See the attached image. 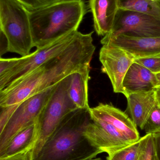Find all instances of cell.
<instances>
[{
	"label": "cell",
	"instance_id": "obj_1",
	"mask_svg": "<svg viewBox=\"0 0 160 160\" xmlns=\"http://www.w3.org/2000/svg\"><path fill=\"white\" fill-rule=\"evenodd\" d=\"M93 32L77 31L71 44L62 53L0 90V108L18 104L91 66L96 48Z\"/></svg>",
	"mask_w": 160,
	"mask_h": 160
},
{
	"label": "cell",
	"instance_id": "obj_2",
	"mask_svg": "<svg viewBox=\"0 0 160 160\" xmlns=\"http://www.w3.org/2000/svg\"><path fill=\"white\" fill-rule=\"evenodd\" d=\"M86 13L84 0H64L30 11L34 47L42 48L78 31Z\"/></svg>",
	"mask_w": 160,
	"mask_h": 160
},
{
	"label": "cell",
	"instance_id": "obj_3",
	"mask_svg": "<svg viewBox=\"0 0 160 160\" xmlns=\"http://www.w3.org/2000/svg\"><path fill=\"white\" fill-rule=\"evenodd\" d=\"M89 110L77 109L70 113L33 160H80L91 156L96 149L83 150L87 141L85 131L91 121Z\"/></svg>",
	"mask_w": 160,
	"mask_h": 160
},
{
	"label": "cell",
	"instance_id": "obj_4",
	"mask_svg": "<svg viewBox=\"0 0 160 160\" xmlns=\"http://www.w3.org/2000/svg\"><path fill=\"white\" fill-rule=\"evenodd\" d=\"M0 32L7 39V52L27 56L34 47L30 11L17 0H0Z\"/></svg>",
	"mask_w": 160,
	"mask_h": 160
},
{
	"label": "cell",
	"instance_id": "obj_5",
	"mask_svg": "<svg viewBox=\"0 0 160 160\" xmlns=\"http://www.w3.org/2000/svg\"><path fill=\"white\" fill-rule=\"evenodd\" d=\"M77 31L47 46L37 48L35 51L27 56L20 58H1L0 90L62 53L71 44Z\"/></svg>",
	"mask_w": 160,
	"mask_h": 160
},
{
	"label": "cell",
	"instance_id": "obj_6",
	"mask_svg": "<svg viewBox=\"0 0 160 160\" xmlns=\"http://www.w3.org/2000/svg\"><path fill=\"white\" fill-rule=\"evenodd\" d=\"M70 76L57 84L51 98L38 118V140L34 151L33 160L63 120L70 113L77 110L68 94Z\"/></svg>",
	"mask_w": 160,
	"mask_h": 160
},
{
	"label": "cell",
	"instance_id": "obj_7",
	"mask_svg": "<svg viewBox=\"0 0 160 160\" xmlns=\"http://www.w3.org/2000/svg\"><path fill=\"white\" fill-rule=\"evenodd\" d=\"M58 84L13 105V114L4 128L0 132V152L4 150L17 133L36 122Z\"/></svg>",
	"mask_w": 160,
	"mask_h": 160
},
{
	"label": "cell",
	"instance_id": "obj_8",
	"mask_svg": "<svg viewBox=\"0 0 160 160\" xmlns=\"http://www.w3.org/2000/svg\"><path fill=\"white\" fill-rule=\"evenodd\" d=\"M119 35L133 38L159 37L160 18L146 13L120 8L111 32L101 43Z\"/></svg>",
	"mask_w": 160,
	"mask_h": 160
},
{
	"label": "cell",
	"instance_id": "obj_9",
	"mask_svg": "<svg viewBox=\"0 0 160 160\" xmlns=\"http://www.w3.org/2000/svg\"><path fill=\"white\" fill-rule=\"evenodd\" d=\"M84 136L91 147L108 156L134 143L113 126L102 120L91 119Z\"/></svg>",
	"mask_w": 160,
	"mask_h": 160
},
{
	"label": "cell",
	"instance_id": "obj_10",
	"mask_svg": "<svg viewBox=\"0 0 160 160\" xmlns=\"http://www.w3.org/2000/svg\"><path fill=\"white\" fill-rule=\"evenodd\" d=\"M101 71L109 77L114 92L124 95L123 82L134 57L123 49L108 45H102L99 53Z\"/></svg>",
	"mask_w": 160,
	"mask_h": 160
},
{
	"label": "cell",
	"instance_id": "obj_11",
	"mask_svg": "<svg viewBox=\"0 0 160 160\" xmlns=\"http://www.w3.org/2000/svg\"><path fill=\"white\" fill-rule=\"evenodd\" d=\"M89 112L92 120H102L111 124L132 142L141 138L137 126L128 115L111 104L100 103L90 108Z\"/></svg>",
	"mask_w": 160,
	"mask_h": 160
},
{
	"label": "cell",
	"instance_id": "obj_12",
	"mask_svg": "<svg viewBox=\"0 0 160 160\" xmlns=\"http://www.w3.org/2000/svg\"><path fill=\"white\" fill-rule=\"evenodd\" d=\"M102 45L123 49L131 54L135 60L160 57V37L140 38L119 35L102 43Z\"/></svg>",
	"mask_w": 160,
	"mask_h": 160
},
{
	"label": "cell",
	"instance_id": "obj_13",
	"mask_svg": "<svg viewBox=\"0 0 160 160\" xmlns=\"http://www.w3.org/2000/svg\"><path fill=\"white\" fill-rule=\"evenodd\" d=\"M88 6L92 14L97 34L105 36L113 27L120 8L119 0H88Z\"/></svg>",
	"mask_w": 160,
	"mask_h": 160
},
{
	"label": "cell",
	"instance_id": "obj_14",
	"mask_svg": "<svg viewBox=\"0 0 160 160\" xmlns=\"http://www.w3.org/2000/svg\"><path fill=\"white\" fill-rule=\"evenodd\" d=\"M126 112L137 127L144 130L146 123L157 103L156 89L130 94L126 98Z\"/></svg>",
	"mask_w": 160,
	"mask_h": 160
},
{
	"label": "cell",
	"instance_id": "obj_15",
	"mask_svg": "<svg viewBox=\"0 0 160 160\" xmlns=\"http://www.w3.org/2000/svg\"><path fill=\"white\" fill-rule=\"evenodd\" d=\"M157 83L156 74L134 62L129 68L123 80L124 95L127 98L132 93L155 90Z\"/></svg>",
	"mask_w": 160,
	"mask_h": 160
},
{
	"label": "cell",
	"instance_id": "obj_16",
	"mask_svg": "<svg viewBox=\"0 0 160 160\" xmlns=\"http://www.w3.org/2000/svg\"><path fill=\"white\" fill-rule=\"evenodd\" d=\"M91 66L77 71L70 76L68 94L70 99L77 109L89 110L88 82Z\"/></svg>",
	"mask_w": 160,
	"mask_h": 160
},
{
	"label": "cell",
	"instance_id": "obj_17",
	"mask_svg": "<svg viewBox=\"0 0 160 160\" xmlns=\"http://www.w3.org/2000/svg\"><path fill=\"white\" fill-rule=\"evenodd\" d=\"M38 120V119H37ZM39 129L37 120L17 133L2 152L0 158H6L36 143L38 140Z\"/></svg>",
	"mask_w": 160,
	"mask_h": 160
},
{
	"label": "cell",
	"instance_id": "obj_18",
	"mask_svg": "<svg viewBox=\"0 0 160 160\" xmlns=\"http://www.w3.org/2000/svg\"><path fill=\"white\" fill-rule=\"evenodd\" d=\"M119 7L160 18V0H119Z\"/></svg>",
	"mask_w": 160,
	"mask_h": 160
},
{
	"label": "cell",
	"instance_id": "obj_19",
	"mask_svg": "<svg viewBox=\"0 0 160 160\" xmlns=\"http://www.w3.org/2000/svg\"><path fill=\"white\" fill-rule=\"evenodd\" d=\"M141 141L140 140L118 150L111 156L107 160H138L140 152Z\"/></svg>",
	"mask_w": 160,
	"mask_h": 160
},
{
	"label": "cell",
	"instance_id": "obj_20",
	"mask_svg": "<svg viewBox=\"0 0 160 160\" xmlns=\"http://www.w3.org/2000/svg\"><path fill=\"white\" fill-rule=\"evenodd\" d=\"M144 130L146 134L160 132V104L158 101L146 123Z\"/></svg>",
	"mask_w": 160,
	"mask_h": 160
},
{
	"label": "cell",
	"instance_id": "obj_21",
	"mask_svg": "<svg viewBox=\"0 0 160 160\" xmlns=\"http://www.w3.org/2000/svg\"><path fill=\"white\" fill-rule=\"evenodd\" d=\"M140 152L138 160H151L154 147L153 134H146L140 138Z\"/></svg>",
	"mask_w": 160,
	"mask_h": 160
},
{
	"label": "cell",
	"instance_id": "obj_22",
	"mask_svg": "<svg viewBox=\"0 0 160 160\" xmlns=\"http://www.w3.org/2000/svg\"><path fill=\"white\" fill-rule=\"evenodd\" d=\"M36 145V143H34L23 150L6 158H0V160H33Z\"/></svg>",
	"mask_w": 160,
	"mask_h": 160
},
{
	"label": "cell",
	"instance_id": "obj_23",
	"mask_svg": "<svg viewBox=\"0 0 160 160\" xmlns=\"http://www.w3.org/2000/svg\"><path fill=\"white\" fill-rule=\"evenodd\" d=\"M135 62L154 74L160 73V57L140 58L135 59Z\"/></svg>",
	"mask_w": 160,
	"mask_h": 160
},
{
	"label": "cell",
	"instance_id": "obj_24",
	"mask_svg": "<svg viewBox=\"0 0 160 160\" xmlns=\"http://www.w3.org/2000/svg\"><path fill=\"white\" fill-rule=\"evenodd\" d=\"M29 11H34L64 0H17Z\"/></svg>",
	"mask_w": 160,
	"mask_h": 160
},
{
	"label": "cell",
	"instance_id": "obj_25",
	"mask_svg": "<svg viewBox=\"0 0 160 160\" xmlns=\"http://www.w3.org/2000/svg\"><path fill=\"white\" fill-rule=\"evenodd\" d=\"M154 146L157 156L160 160V132L153 133Z\"/></svg>",
	"mask_w": 160,
	"mask_h": 160
},
{
	"label": "cell",
	"instance_id": "obj_26",
	"mask_svg": "<svg viewBox=\"0 0 160 160\" xmlns=\"http://www.w3.org/2000/svg\"><path fill=\"white\" fill-rule=\"evenodd\" d=\"M156 93L157 100L160 104V87L157 88H156Z\"/></svg>",
	"mask_w": 160,
	"mask_h": 160
},
{
	"label": "cell",
	"instance_id": "obj_27",
	"mask_svg": "<svg viewBox=\"0 0 160 160\" xmlns=\"http://www.w3.org/2000/svg\"><path fill=\"white\" fill-rule=\"evenodd\" d=\"M151 160H159L157 156V153H156V150H155V148H154V147H153V154H152Z\"/></svg>",
	"mask_w": 160,
	"mask_h": 160
},
{
	"label": "cell",
	"instance_id": "obj_28",
	"mask_svg": "<svg viewBox=\"0 0 160 160\" xmlns=\"http://www.w3.org/2000/svg\"><path fill=\"white\" fill-rule=\"evenodd\" d=\"M156 77H157V88L160 87V73L156 74Z\"/></svg>",
	"mask_w": 160,
	"mask_h": 160
},
{
	"label": "cell",
	"instance_id": "obj_29",
	"mask_svg": "<svg viewBox=\"0 0 160 160\" xmlns=\"http://www.w3.org/2000/svg\"><path fill=\"white\" fill-rule=\"evenodd\" d=\"M87 160H103L101 159L100 158H94L93 159H90Z\"/></svg>",
	"mask_w": 160,
	"mask_h": 160
}]
</instances>
